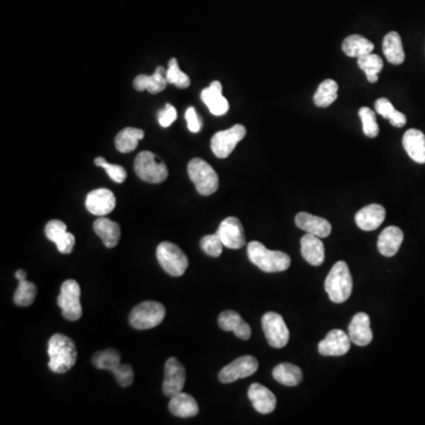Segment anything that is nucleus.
I'll return each instance as SVG.
<instances>
[{
    "label": "nucleus",
    "instance_id": "1",
    "mask_svg": "<svg viewBox=\"0 0 425 425\" xmlns=\"http://www.w3.org/2000/svg\"><path fill=\"white\" fill-rule=\"evenodd\" d=\"M47 354L50 358L49 369L54 373H65L76 364V345L68 335L61 333L52 335L47 345Z\"/></svg>",
    "mask_w": 425,
    "mask_h": 425
},
{
    "label": "nucleus",
    "instance_id": "2",
    "mask_svg": "<svg viewBox=\"0 0 425 425\" xmlns=\"http://www.w3.org/2000/svg\"><path fill=\"white\" fill-rule=\"evenodd\" d=\"M251 263L266 273H277L289 270L291 258L280 251H270L259 241H251L247 247Z\"/></svg>",
    "mask_w": 425,
    "mask_h": 425
},
{
    "label": "nucleus",
    "instance_id": "3",
    "mask_svg": "<svg viewBox=\"0 0 425 425\" xmlns=\"http://www.w3.org/2000/svg\"><path fill=\"white\" fill-rule=\"evenodd\" d=\"M352 275L345 261L335 263L325 280V291L331 301L335 304L345 303L352 293Z\"/></svg>",
    "mask_w": 425,
    "mask_h": 425
},
{
    "label": "nucleus",
    "instance_id": "4",
    "mask_svg": "<svg viewBox=\"0 0 425 425\" xmlns=\"http://www.w3.org/2000/svg\"><path fill=\"white\" fill-rule=\"evenodd\" d=\"M96 368L100 370H108L115 376L119 385L128 388L133 382V370L129 364H121V354L114 349H104L101 352L95 353L92 358Z\"/></svg>",
    "mask_w": 425,
    "mask_h": 425
},
{
    "label": "nucleus",
    "instance_id": "5",
    "mask_svg": "<svg viewBox=\"0 0 425 425\" xmlns=\"http://www.w3.org/2000/svg\"><path fill=\"white\" fill-rule=\"evenodd\" d=\"M188 175L198 194L209 196L214 194L219 188V176L209 163L202 159L191 160L188 163Z\"/></svg>",
    "mask_w": 425,
    "mask_h": 425
},
{
    "label": "nucleus",
    "instance_id": "6",
    "mask_svg": "<svg viewBox=\"0 0 425 425\" xmlns=\"http://www.w3.org/2000/svg\"><path fill=\"white\" fill-rule=\"evenodd\" d=\"M135 173L148 184H162L168 177L166 163L152 152H140L133 163Z\"/></svg>",
    "mask_w": 425,
    "mask_h": 425
},
{
    "label": "nucleus",
    "instance_id": "7",
    "mask_svg": "<svg viewBox=\"0 0 425 425\" xmlns=\"http://www.w3.org/2000/svg\"><path fill=\"white\" fill-rule=\"evenodd\" d=\"M166 317V307L157 301H145L133 307L130 312V325L136 330H149L162 323Z\"/></svg>",
    "mask_w": 425,
    "mask_h": 425
},
{
    "label": "nucleus",
    "instance_id": "8",
    "mask_svg": "<svg viewBox=\"0 0 425 425\" xmlns=\"http://www.w3.org/2000/svg\"><path fill=\"white\" fill-rule=\"evenodd\" d=\"M156 256L163 270L172 277L184 275L189 265L187 256L173 242H161L156 249Z\"/></svg>",
    "mask_w": 425,
    "mask_h": 425
},
{
    "label": "nucleus",
    "instance_id": "9",
    "mask_svg": "<svg viewBox=\"0 0 425 425\" xmlns=\"http://www.w3.org/2000/svg\"><path fill=\"white\" fill-rule=\"evenodd\" d=\"M80 286L76 280L68 279L63 282L57 303L65 319L76 321L82 317L83 310L80 304Z\"/></svg>",
    "mask_w": 425,
    "mask_h": 425
},
{
    "label": "nucleus",
    "instance_id": "10",
    "mask_svg": "<svg viewBox=\"0 0 425 425\" xmlns=\"http://www.w3.org/2000/svg\"><path fill=\"white\" fill-rule=\"evenodd\" d=\"M246 136V128L242 124H235L229 129L217 131L212 135L210 148L219 159H227L240 140Z\"/></svg>",
    "mask_w": 425,
    "mask_h": 425
},
{
    "label": "nucleus",
    "instance_id": "11",
    "mask_svg": "<svg viewBox=\"0 0 425 425\" xmlns=\"http://www.w3.org/2000/svg\"><path fill=\"white\" fill-rule=\"evenodd\" d=\"M263 330L266 335L267 342L274 349H282L289 340V331L284 318L275 312H267L263 314Z\"/></svg>",
    "mask_w": 425,
    "mask_h": 425
},
{
    "label": "nucleus",
    "instance_id": "12",
    "mask_svg": "<svg viewBox=\"0 0 425 425\" xmlns=\"http://www.w3.org/2000/svg\"><path fill=\"white\" fill-rule=\"evenodd\" d=\"M186 384V369L179 359L172 357L164 364V381H163V395L173 398L182 393Z\"/></svg>",
    "mask_w": 425,
    "mask_h": 425
},
{
    "label": "nucleus",
    "instance_id": "13",
    "mask_svg": "<svg viewBox=\"0 0 425 425\" xmlns=\"http://www.w3.org/2000/svg\"><path fill=\"white\" fill-rule=\"evenodd\" d=\"M258 368L259 363L256 358L252 356H244L225 366L219 373V381L224 384L234 383L238 379L247 378L249 376L254 375Z\"/></svg>",
    "mask_w": 425,
    "mask_h": 425
},
{
    "label": "nucleus",
    "instance_id": "14",
    "mask_svg": "<svg viewBox=\"0 0 425 425\" xmlns=\"http://www.w3.org/2000/svg\"><path fill=\"white\" fill-rule=\"evenodd\" d=\"M217 234L227 249H240L246 245L244 227L238 217H229L225 219L217 228Z\"/></svg>",
    "mask_w": 425,
    "mask_h": 425
},
{
    "label": "nucleus",
    "instance_id": "15",
    "mask_svg": "<svg viewBox=\"0 0 425 425\" xmlns=\"http://www.w3.org/2000/svg\"><path fill=\"white\" fill-rule=\"evenodd\" d=\"M351 339L349 335L339 328L328 332L319 345L318 351L321 356H331V357H340L349 352L351 347Z\"/></svg>",
    "mask_w": 425,
    "mask_h": 425
},
{
    "label": "nucleus",
    "instance_id": "16",
    "mask_svg": "<svg viewBox=\"0 0 425 425\" xmlns=\"http://www.w3.org/2000/svg\"><path fill=\"white\" fill-rule=\"evenodd\" d=\"M85 207L88 212L96 217H105L116 207V198L112 191L107 188H100L90 191L87 195Z\"/></svg>",
    "mask_w": 425,
    "mask_h": 425
},
{
    "label": "nucleus",
    "instance_id": "17",
    "mask_svg": "<svg viewBox=\"0 0 425 425\" xmlns=\"http://www.w3.org/2000/svg\"><path fill=\"white\" fill-rule=\"evenodd\" d=\"M45 235L57 246L58 252L70 254L76 242L75 235L68 233L66 225L61 220H51L45 226Z\"/></svg>",
    "mask_w": 425,
    "mask_h": 425
},
{
    "label": "nucleus",
    "instance_id": "18",
    "mask_svg": "<svg viewBox=\"0 0 425 425\" xmlns=\"http://www.w3.org/2000/svg\"><path fill=\"white\" fill-rule=\"evenodd\" d=\"M201 100L212 115L222 116L229 110V103L222 95V84L219 80H214L202 90Z\"/></svg>",
    "mask_w": 425,
    "mask_h": 425
},
{
    "label": "nucleus",
    "instance_id": "19",
    "mask_svg": "<svg viewBox=\"0 0 425 425\" xmlns=\"http://www.w3.org/2000/svg\"><path fill=\"white\" fill-rule=\"evenodd\" d=\"M386 212L383 205L372 203L361 208L356 214L354 220L361 231H375L385 220Z\"/></svg>",
    "mask_w": 425,
    "mask_h": 425
},
{
    "label": "nucleus",
    "instance_id": "20",
    "mask_svg": "<svg viewBox=\"0 0 425 425\" xmlns=\"http://www.w3.org/2000/svg\"><path fill=\"white\" fill-rule=\"evenodd\" d=\"M349 337L351 342L358 346H366L372 342L373 333L368 314L361 312L352 318L349 326Z\"/></svg>",
    "mask_w": 425,
    "mask_h": 425
},
{
    "label": "nucleus",
    "instance_id": "21",
    "mask_svg": "<svg viewBox=\"0 0 425 425\" xmlns=\"http://www.w3.org/2000/svg\"><path fill=\"white\" fill-rule=\"evenodd\" d=\"M249 398L252 402L253 407L259 414H270L277 407V398L274 393L259 383H254L249 386Z\"/></svg>",
    "mask_w": 425,
    "mask_h": 425
},
{
    "label": "nucleus",
    "instance_id": "22",
    "mask_svg": "<svg viewBox=\"0 0 425 425\" xmlns=\"http://www.w3.org/2000/svg\"><path fill=\"white\" fill-rule=\"evenodd\" d=\"M296 225L309 234H313L319 238H328L332 232L331 224L326 219L316 217L306 212L297 214Z\"/></svg>",
    "mask_w": 425,
    "mask_h": 425
},
{
    "label": "nucleus",
    "instance_id": "23",
    "mask_svg": "<svg viewBox=\"0 0 425 425\" xmlns=\"http://www.w3.org/2000/svg\"><path fill=\"white\" fill-rule=\"evenodd\" d=\"M321 238L313 234L304 235L300 241L301 256L312 266H321L325 260V246Z\"/></svg>",
    "mask_w": 425,
    "mask_h": 425
},
{
    "label": "nucleus",
    "instance_id": "24",
    "mask_svg": "<svg viewBox=\"0 0 425 425\" xmlns=\"http://www.w3.org/2000/svg\"><path fill=\"white\" fill-rule=\"evenodd\" d=\"M167 85H168L167 71L163 66L156 68L155 73H152V76L138 75L133 80V88L137 91L147 90L152 95L159 94L161 91L164 90Z\"/></svg>",
    "mask_w": 425,
    "mask_h": 425
},
{
    "label": "nucleus",
    "instance_id": "25",
    "mask_svg": "<svg viewBox=\"0 0 425 425\" xmlns=\"http://www.w3.org/2000/svg\"><path fill=\"white\" fill-rule=\"evenodd\" d=\"M219 326L224 331L234 332V335L242 340L251 338L252 331L249 325L235 311H225L219 316Z\"/></svg>",
    "mask_w": 425,
    "mask_h": 425
},
{
    "label": "nucleus",
    "instance_id": "26",
    "mask_svg": "<svg viewBox=\"0 0 425 425\" xmlns=\"http://www.w3.org/2000/svg\"><path fill=\"white\" fill-rule=\"evenodd\" d=\"M404 234L400 228L390 226L381 233L378 238V251L386 258L396 256L403 244Z\"/></svg>",
    "mask_w": 425,
    "mask_h": 425
},
{
    "label": "nucleus",
    "instance_id": "27",
    "mask_svg": "<svg viewBox=\"0 0 425 425\" xmlns=\"http://www.w3.org/2000/svg\"><path fill=\"white\" fill-rule=\"evenodd\" d=\"M403 147L414 162L425 163V135L421 130L409 129L403 136Z\"/></svg>",
    "mask_w": 425,
    "mask_h": 425
},
{
    "label": "nucleus",
    "instance_id": "28",
    "mask_svg": "<svg viewBox=\"0 0 425 425\" xmlns=\"http://www.w3.org/2000/svg\"><path fill=\"white\" fill-rule=\"evenodd\" d=\"M94 231L102 239L105 247L114 249L119 245L121 238V228L115 221L104 217H98L94 222Z\"/></svg>",
    "mask_w": 425,
    "mask_h": 425
},
{
    "label": "nucleus",
    "instance_id": "29",
    "mask_svg": "<svg viewBox=\"0 0 425 425\" xmlns=\"http://www.w3.org/2000/svg\"><path fill=\"white\" fill-rule=\"evenodd\" d=\"M169 411L174 416L181 418L195 417L198 414V405L194 397L188 393H180L170 398Z\"/></svg>",
    "mask_w": 425,
    "mask_h": 425
},
{
    "label": "nucleus",
    "instance_id": "30",
    "mask_svg": "<svg viewBox=\"0 0 425 425\" xmlns=\"http://www.w3.org/2000/svg\"><path fill=\"white\" fill-rule=\"evenodd\" d=\"M383 52L389 63L393 65H400L405 61L403 44L400 33L391 31L384 37L383 40Z\"/></svg>",
    "mask_w": 425,
    "mask_h": 425
},
{
    "label": "nucleus",
    "instance_id": "31",
    "mask_svg": "<svg viewBox=\"0 0 425 425\" xmlns=\"http://www.w3.org/2000/svg\"><path fill=\"white\" fill-rule=\"evenodd\" d=\"M143 137H145V131L142 129L131 128V126L124 128L116 135V149L123 154L133 152L138 147V143Z\"/></svg>",
    "mask_w": 425,
    "mask_h": 425
},
{
    "label": "nucleus",
    "instance_id": "32",
    "mask_svg": "<svg viewBox=\"0 0 425 425\" xmlns=\"http://www.w3.org/2000/svg\"><path fill=\"white\" fill-rule=\"evenodd\" d=\"M342 51L346 56L352 58H359L365 54H371L375 50V45L371 40L359 35H352L344 40L342 45Z\"/></svg>",
    "mask_w": 425,
    "mask_h": 425
},
{
    "label": "nucleus",
    "instance_id": "33",
    "mask_svg": "<svg viewBox=\"0 0 425 425\" xmlns=\"http://www.w3.org/2000/svg\"><path fill=\"white\" fill-rule=\"evenodd\" d=\"M273 377L282 385L297 386L303 381V371L296 365L282 363L273 369Z\"/></svg>",
    "mask_w": 425,
    "mask_h": 425
},
{
    "label": "nucleus",
    "instance_id": "34",
    "mask_svg": "<svg viewBox=\"0 0 425 425\" xmlns=\"http://www.w3.org/2000/svg\"><path fill=\"white\" fill-rule=\"evenodd\" d=\"M338 83L333 80H326L318 87L313 96L314 104L319 108H328L338 98Z\"/></svg>",
    "mask_w": 425,
    "mask_h": 425
},
{
    "label": "nucleus",
    "instance_id": "35",
    "mask_svg": "<svg viewBox=\"0 0 425 425\" xmlns=\"http://www.w3.org/2000/svg\"><path fill=\"white\" fill-rule=\"evenodd\" d=\"M376 112L384 119H389L393 126L402 128L407 123V116L398 112L388 98H379L375 103Z\"/></svg>",
    "mask_w": 425,
    "mask_h": 425
},
{
    "label": "nucleus",
    "instance_id": "36",
    "mask_svg": "<svg viewBox=\"0 0 425 425\" xmlns=\"http://www.w3.org/2000/svg\"><path fill=\"white\" fill-rule=\"evenodd\" d=\"M358 65L364 71L370 83L378 82V73L383 70V59L378 54H369L358 58Z\"/></svg>",
    "mask_w": 425,
    "mask_h": 425
},
{
    "label": "nucleus",
    "instance_id": "37",
    "mask_svg": "<svg viewBox=\"0 0 425 425\" xmlns=\"http://www.w3.org/2000/svg\"><path fill=\"white\" fill-rule=\"evenodd\" d=\"M18 281V287H17L15 297H13V301H15L16 305L22 307L32 305L33 301L36 299L37 286L33 282L26 280V279Z\"/></svg>",
    "mask_w": 425,
    "mask_h": 425
},
{
    "label": "nucleus",
    "instance_id": "38",
    "mask_svg": "<svg viewBox=\"0 0 425 425\" xmlns=\"http://www.w3.org/2000/svg\"><path fill=\"white\" fill-rule=\"evenodd\" d=\"M167 80L168 83L174 84L180 89H186L191 85V78L187 73L181 71L176 58H172L169 61L168 70H167Z\"/></svg>",
    "mask_w": 425,
    "mask_h": 425
},
{
    "label": "nucleus",
    "instance_id": "39",
    "mask_svg": "<svg viewBox=\"0 0 425 425\" xmlns=\"http://www.w3.org/2000/svg\"><path fill=\"white\" fill-rule=\"evenodd\" d=\"M358 115L361 117V123H363V131H364L366 136L370 138H375L378 136L379 126L377 124V119H376V114L372 109L368 108V107H363L359 109Z\"/></svg>",
    "mask_w": 425,
    "mask_h": 425
},
{
    "label": "nucleus",
    "instance_id": "40",
    "mask_svg": "<svg viewBox=\"0 0 425 425\" xmlns=\"http://www.w3.org/2000/svg\"><path fill=\"white\" fill-rule=\"evenodd\" d=\"M95 164L97 167L104 168L109 177L116 184H123L126 179V170L122 166L119 164H112L109 163L104 157H97L95 160Z\"/></svg>",
    "mask_w": 425,
    "mask_h": 425
},
{
    "label": "nucleus",
    "instance_id": "41",
    "mask_svg": "<svg viewBox=\"0 0 425 425\" xmlns=\"http://www.w3.org/2000/svg\"><path fill=\"white\" fill-rule=\"evenodd\" d=\"M202 251L207 254V256H212V258H217L221 256L222 253V247L224 244L221 241L220 237L215 233V234L205 235L201 239L200 242Z\"/></svg>",
    "mask_w": 425,
    "mask_h": 425
},
{
    "label": "nucleus",
    "instance_id": "42",
    "mask_svg": "<svg viewBox=\"0 0 425 425\" xmlns=\"http://www.w3.org/2000/svg\"><path fill=\"white\" fill-rule=\"evenodd\" d=\"M176 119V109L170 103H167L164 108L161 109L159 114H157V119H159V123L163 128H168V126H172Z\"/></svg>",
    "mask_w": 425,
    "mask_h": 425
},
{
    "label": "nucleus",
    "instance_id": "43",
    "mask_svg": "<svg viewBox=\"0 0 425 425\" xmlns=\"http://www.w3.org/2000/svg\"><path fill=\"white\" fill-rule=\"evenodd\" d=\"M186 121H187L188 129L191 133H198L202 128V121L198 117V112L193 107H189L187 112L184 114Z\"/></svg>",
    "mask_w": 425,
    "mask_h": 425
},
{
    "label": "nucleus",
    "instance_id": "44",
    "mask_svg": "<svg viewBox=\"0 0 425 425\" xmlns=\"http://www.w3.org/2000/svg\"><path fill=\"white\" fill-rule=\"evenodd\" d=\"M16 277L18 279V280H22V279H26V272L24 270H18L16 272Z\"/></svg>",
    "mask_w": 425,
    "mask_h": 425
}]
</instances>
